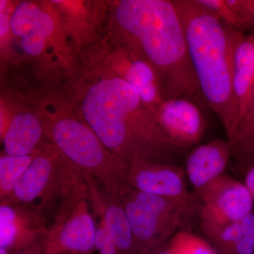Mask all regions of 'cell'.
<instances>
[{
  "label": "cell",
  "mask_w": 254,
  "mask_h": 254,
  "mask_svg": "<svg viewBox=\"0 0 254 254\" xmlns=\"http://www.w3.org/2000/svg\"><path fill=\"white\" fill-rule=\"evenodd\" d=\"M113 21L123 48L154 68L164 100L200 94L181 18L173 1L122 0Z\"/></svg>",
  "instance_id": "cell-1"
},
{
  "label": "cell",
  "mask_w": 254,
  "mask_h": 254,
  "mask_svg": "<svg viewBox=\"0 0 254 254\" xmlns=\"http://www.w3.org/2000/svg\"><path fill=\"white\" fill-rule=\"evenodd\" d=\"M173 2L181 18L200 94L221 120L232 144L239 123L232 88L234 50L242 32L227 26L196 0Z\"/></svg>",
  "instance_id": "cell-2"
},
{
  "label": "cell",
  "mask_w": 254,
  "mask_h": 254,
  "mask_svg": "<svg viewBox=\"0 0 254 254\" xmlns=\"http://www.w3.org/2000/svg\"><path fill=\"white\" fill-rule=\"evenodd\" d=\"M81 109L83 120L105 148L128 168L135 156L148 160L149 147L166 143L155 111L118 75L91 83L83 93Z\"/></svg>",
  "instance_id": "cell-3"
},
{
  "label": "cell",
  "mask_w": 254,
  "mask_h": 254,
  "mask_svg": "<svg viewBox=\"0 0 254 254\" xmlns=\"http://www.w3.org/2000/svg\"><path fill=\"white\" fill-rule=\"evenodd\" d=\"M43 123L45 134L66 161L94 177L110 193L119 195L128 168L105 148L84 120L57 114Z\"/></svg>",
  "instance_id": "cell-4"
},
{
  "label": "cell",
  "mask_w": 254,
  "mask_h": 254,
  "mask_svg": "<svg viewBox=\"0 0 254 254\" xmlns=\"http://www.w3.org/2000/svg\"><path fill=\"white\" fill-rule=\"evenodd\" d=\"M88 187L78 174L64 193L43 242L45 254H91L96 225L88 205Z\"/></svg>",
  "instance_id": "cell-5"
},
{
  "label": "cell",
  "mask_w": 254,
  "mask_h": 254,
  "mask_svg": "<svg viewBox=\"0 0 254 254\" xmlns=\"http://www.w3.org/2000/svg\"><path fill=\"white\" fill-rule=\"evenodd\" d=\"M80 173L53 145H45L36 150L33 161L16 182L11 196L1 203L26 205L45 215L46 210L58 207L64 193Z\"/></svg>",
  "instance_id": "cell-6"
},
{
  "label": "cell",
  "mask_w": 254,
  "mask_h": 254,
  "mask_svg": "<svg viewBox=\"0 0 254 254\" xmlns=\"http://www.w3.org/2000/svg\"><path fill=\"white\" fill-rule=\"evenodd\" d=\"M136 245L150 246L168 231L181 208L172 200L140 191L124 182L119 188Z\"/></svg>",
  "instance_id": "cell-7"
},
{
  "label": "cell",
  "mask_w": 254,
  "mask_h": 254,
  "mask_svg": "<svg viewBox=\"0 0 254 254\" xmlns=\"http://www.w3.org/2000/svg\"><path fill=\"white\" fill-rule=\"evenodd\" d=\"M201 190L205 218L212 231L240 222L252 213L254 198L243 184L220 177Z\"/></svg>",
  "instance_id": "cell-8"
},
{
  "label": "cell",
  "mask_w": 254,
  "mask_h": 254,
  "mask_svg": "<svg viewBox=\"0 0 254 254\" xmlns=\"http://www.w3.org/2000/svg\"><path fill=\"white\" fill-rule=\"evenodd\" d=\"M155 115L162 134L170 144L187 148L196 144L204 133V116L190 98L164 100Z\"/></svg>",
  "instance_id": "cell-9"
},
{
  "label": "cell",
  "mask_w": 254,
  "mask_h": 254,
  "mask_svg": "<svg viewBox=\"0 0 254 254\" xmlns=\"http://www.w3.org/2000/svg\"><path fill=\"white\" fill-rule=\"evenodd\" d=\"M126 182L135 190L172 200L181 210L189 198L178 170L138 156L128 167Z\"/></svg>",
  "instance_id": "cell-10"
},
{
  "label": "cell",
  "mask_w": 254,
  "mask_h": 254,
  "mask_svg": "<svg viewBox=\"0 0 254 254\" xmlns=\"http://www.w3.org/2000/svg\"><path fill=\"white\" fill-rule=\"evenodd\" d=\"M43 214L31 207L1 203L0 247L11 254L41 240L48 228Z\"/></svg>",
  "instance_id": "cell-11"
},
{
  "label": "cell",
  "mask_w": 254,
  "mask_h": 254,
  "mask_svg": "<svg viewBox=\"0 0 254 254\" xmlns=\"http://www.w3.org/2000/svg\"><path fill=\"white\" fill-rule=\"evenodd\" d=\"M90 204L97 217L104 220L120 254H128L136 247L129 220L119 195L112 194L96 179L83 173Z\"/></svg>",
  "instance_id": "cell-12"
},
{
  "label": "cell",
  "mask_w": 254,
  "mask_h": 254,
  "mask_svg": "<svg viewBox=\"0 0 254 254\" xmlns=\"http://www.w3.org/2000/svg\"><path fill=\"white\" fill-rule=\"evenodd\" d=\"M54 28L52 16L32 1L18 3L10 18L11 33L21 38V48L31 56L43 53Z\"/></svg>",
  "instance_id": "cell-13"
},
{
  "label": "cell",
  "mask_w": 254,
  "mask_h": 254,
  "mask_svg": "<svg viewBox=\"0 0 254 254\" xmlns=\"http://www.w3.org/2000/svg\"><path fill=\"white\" fill-rule=\"evenodd\" d=\"M232 88L238 112V127L250 113L254 88V31L242 33L234 50Z\"/></svg>",
  "instance_id": "cell-14"
},
{
  "label": "cell",
  "mask_w": 254,
  "mask_h": 254,
  "mask_svg": "<svg viewBox=\"0 0 254 254\" xmlns=\"http://www.w3.org/2000/svg\"><path fill=\"white\" fill-rule=\"evenodd\" d=\"M118 72V76L136 88L143 104L155 111L164 98L158 76L151 65L136 53L122 47Z\"/></svg>",
  "instance_id": "cell-15"
},
{
  "label": "cell",
  "mask_w": 254,
  "mask_h": 254,
  "mask_svg": "<svg viewBox=\"0 0 254 254\" xmlns=\"http://www.w3.org/2000/svg\"><path fill=\"white\" fill-rule=\"evenodd\" d=\"M230 142L214 140L197 147L187 161V174L195 188L201 190L220 177L232 150Z\"/></svg>",
  "instance_id": "cell-16"
},
{
  "label": "cell",
  "mask_w": 254,
  "mask_h": 254,
  "mask_svg": "<svg viewBox=\"0 0 254 254\" xmlns=\"http://www.w3.org/2000/svg\"><path fill=\"white\" fill-rule=\"evenodd\" d=\"M45 133L44 125L38 117L29 112L15 115L4 133V154L25 156L34 153Z\"/></svg>",
  "instance_id": "cell-17"
},
{
  "label": "cell",
  "mask_w": 254,
  "mask_h": 254,
  "mask_svg": "<svg viewBox=\"0 0 254 254\" xmlns=\"http://www.w3.org/2000/svg\"><path fill=\"white\" fill-rule=\"evenodd\" d=\"M36 151L25 156L1 155L0 158V200L11 196L16 182L27 170L34 158Z\"/></svg>",
  "instance_id": "cell-18"
},
{
  "label": "cell",
  "mask_w": 254,
  "mask_h": 254,
  "mask_svg": "<svg viewBox=\"0 0 254 254\" xmlns=\"http://www.w3.org/2000/svg\"><path fill=\"white\" fill-rule=\"evenodd\" d=\"M196 1L227 26L242 33L250 29L242 16L230 4L228 0H196Z\"/></svg>",
  "instance_id": "cell-19"
},
{
  "label": "cell",
  "mask_w": 254,
  "mask_h": 254,
  "mask_svg": "<svg viewBox=\"0 0 254 254\" xmlns=\"http://www.w3.org/2000/svg\"><path fill=\"white\" fill-rule=\"evenodd\" d=\"M236 254H254V213L240 222V231L233 246Z\"/></svg>",
  "instance_id": "cell-20"
},
{
  "label": "cell",
  "mask_w": 254,
  "mask_h": 254,
  "mask_svg": "<svg viewBox=\"0 0 254 254\" xmlns=\"http://www.w3.org/2000/svg\"><path fill=\"white\" fill-rule=\"evenodd\" d=\"M96 225L95 237V250L99 254H120L111 232L101 218Z\"/></svg>",
  "instance_id": "cell-21"
},
{
  "label": "cell",
  "mask_w": 254,
  "mask_h": 254,
  "mask_svg": "<svg viewBox=\"0 0 254 254\" xmlns=\"http://www.w3.org/2000/svg\"><path fill=\"white\" fill-rule=\"evenodd\" d=\"M250 28H254V0H228Z\"/></svg>",
  "instance_id": "cell-22"
},
{
  "label": "cell",
  "mask_w": 254,
  "mask_h": 254,
  "mask_svg": "<svg viewBox=\"0 0 254 254\" xmlns=\"http://www.w3.org/2000/svg\"><path fill=\"white\" fill-rule=\"evenodd\" d=\"M184 237L190 254H217L207 242L199 237L185 232Z\"/></svg>",
  "instance_id": "cell-23"
},
{
  "label": "cell",
  "mask_w": 254,
  "mask_h": 254,
  "mask_svg": "<svg viewBox=\"0 0 254 254\" xmlns=\"http://www.w3.org/2000/svg\"><path fill=\"white\" fill-rule=\"evenodd\" d=\"M172 250H173L175 254H190L188 249H187L186 242H185L184 233H180L177 235L173 242L171 246Z\"/></svg>",
  "instance_id": "cell-24"
},
{
  "label": "cell",
  "mask_w": 254,
  "mask_h": 254,
  "mask_svg": "<svg viewBox=\"0 0 254 254\" xmlns=\"http://www.w3.org/2000/svg\"><path fill=\"white\" fill-rule=\"evenodd\" d=\"M237 131L254 132V88L250 113L245 121L239 126Z\"/></svg>",
  "instance_id": "cell-25"
},
{
  "label": "cell",
  "mask_w": 254,
  "mask_h": 254,
  "mask_svg": "<svg viewBox=\"0 0 254 254\" xmlns=\"http://www.w3.org/2000/svg\"><path fill=\"white\" fill-rule=\"evenodd\" d=\"M10 18L6 13L0 12V36H4L10 30Z\"/></svg>",
  "instance_id": "cell-26"
},
{
  "label": "cell",
  "mask_w": 254,
  "mask_h": 254,
  "mask_svg": "<svg viewBox=\"0 0 254 254\" xmlns=\"http://www.w3.org/2000/svg\"><path fill=\"white\" fill-rule=\"evenodd\" d=\"M245 185L254 198V165L249 170L248 173L246 176Z\"/></svg>",
  "instance_id": "cell-27"
},
{
  "label": "cell",
  "mask_w": 254,
  "mask_h": 254,
  "mask_svg": "<svg viewBox=\"0 0 254 254\" xmlns=\"http://www.w3.org/2000/svg\"><path fill=\"white\" fill-rule=\"evenodd\" d=\"M158 254H174L173 250H172L171 247L168 248V250L162 251V252H159Z\"/></svg>",
  "instance_id": "cell-28"
},
{
  "label": "cell",
  "mask_w": 254,
  "mask_h": 254,
  "mask_svg": "<svg viewBox=\"0 0 254 254\" xmlns=\"http://www.w3.org/2000/svg\"><path fill=\"white\" fill-rule=\"evenodd\" d=\"M0 254H12L9 250H6L4 248H1L0 247Z\"/></svg>",
  "instance_id": "cell-29"
},
{
  "label": "cell",
  "mask_w": 254,
  "mask_h": 254,
  "mask_svg": "<svg viewBox=\"0 0 254 254\" xmlns=\"http://www.w3.org/2000/svg\"><path fill=\"white\" fill-rule=\"evenodd\" d=\"M70 254V253H63V254Z\"/></svg>",
  "instance_id": "cell-30"
}]
</instances>
